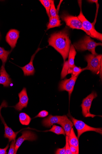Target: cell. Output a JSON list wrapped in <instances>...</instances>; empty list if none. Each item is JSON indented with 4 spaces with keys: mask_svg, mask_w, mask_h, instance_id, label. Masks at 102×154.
Segmentation results:
<instances>
[{
    "mask_svg": "<svg viewBox=\"0 0 102 154\" xmlns=\"http://www.w3.org/2000/svg\"><path fill=\"white\" fill-rule=\"evenodd\" d=\"M49 45L53 47L62 55L64 63L68 58L71 41L68 30H65L52 34L48 40Z\"/></svg>",
    "mask_w": 102,
    "mask_h": 154,
    "instance_id": "6da1fadb",
    "label": "cell"
},
{
    "mask_svg": "<svg viewBox=\"0 0 102 154\" xmlns=\"http://www.w3.org/2000/svg\"><path fill=\"white\" fill-rule=\"evenodd\" d=\"M80 8V14L77 17L82 23L86 34L92 37L96 38L102 41V34L98 32L95 29L93 23L87 20L84 16L82 10V1H78Z\"/></svg>",
    "mask_w": 102,
    "mask_h": 154,
    "instance_id": "7a4b0ae2",
    "label": "cell"
},
{
    "mask_svg": "<svg viewBox=\"0 0 102 154\" xmlns=\"http://www.w3.org/2000/svg\"><path fill=\"white\" fill-rule=\"evenodd\" d=\"M73 46L78 51L88 50L92 53V54L97 55L98 54L95 51V48L98 46H101L102 44L95 42L90 36L86 35L82 39L74 43Z\"/></svg>",
    "mask_w": 102,
    "mask_h": 154,
    "instance_id": "3957f363",
    "label": "cell"
},
{
    "mask_svg": "<svg viewBox=\"0 0 102 154\" xmlns=\"http://www.w3.org/2000/svg\"><path fill=\"white\" fill-rule=\"evenodd\" d=\"M102 57L101 54L95 55L91 54L86 55L85 59L88 64L86 67L82 69L83 71L89 70L93 73L98 74L100 72Z\"/></svg>",
    "mask_w": 102,
    "mask_h": 154,
    "instance_id": "277c9868",
    "label": "cell"
},
{
    "mask_svg": "<svg viewBox=\"0 0 102 154\" xmlns=\"http://www.w3.org/2000/svg\"><path fill=\"white\" fill-rule=\"evenodd\" d=\"M77 131V138L79 139L80 136L84 132L93 131L102 135V128H95L89 126L82 121L75 119L72 116L69 117Z\"/></svg>",
    "mask_w": 102,
    "mask_h": 154,
    "instance_id": "5b68a950",
    "label": "cell"
},
{
    "mask_svg": "<svg viewBox=\"0 0 102 154\" xmlns=\"http://www.w3.org/2000/svg\"><path fill=\"white\" fill-rule=\"evenodd\" d=\"M97 96V93L93 91L83 100L81 106L82 114L84 117H91L93 118L96 116L91 113L90 109L92 101Z\"/></svg>",
    "mask_w": 102,
    "mask_h": 154,
    "instance_id": "8992f818",
    "label": "cell"
},
{
    "mask_svg": "<svg viewBox=\"0 0 102 154\" xmlns=\"http://www.w3.org/2000/svg\"><path fill=\"white\" fill-rule=\"evenodd\" d=\"M61 17L63 20L66 22V25L71 29L81 30L86 33V32L84 29L82 23L77 17L64 13L62 15Z\"/></svg>",
    "mask_w": 102,
    "mask_h": 154,
    "instance_id": "52a82bcc",
    "label": "cell"
},
{
    "mask_svg": "<svg viewBox=\"0 0 102 154\" xmlns=\"http://www.w3.org/2000/svg\"><path fill=\"white\" fill-rule=\"evenodd\" d=\"M78 76H71L69 79H66L60 82L59 86L60 91H66L68 92L69 99L74 90V87Z\"/></svg>",
    "mask_w": 102,
    "mask_h": 154,
    "instance_id": "ba28073f",
    "label": "cell"
},
{
    "mask_svg": "<svg viewBox=\"0 0 102 154\" xmlns=\"http://www.w3.org/2000/svg\"><path fill=\"white\" fill-rule=\"evenodd\" d=\"M22 135L17 140L15 146V153L17 151L23 142L25 140L33 141L36 140V135L33 132L30 131H25L22 132Z\"/></svg>",
    "mask_w": 102,
    "mask_h": 154,
    "instance_id": "9c48e42d",
    "label": "cell"
},
{
    "mask_svg": "<svg viewBox=\"0 0 102 154\" xmlns=\"http://www.w3.org/2000/svg\"><path fill=\"white\" fill-rule=\"evenodd\" d=\"M19 32L16 29L10 30L7 34L6 37L7 43L10 46L11 49L16 47L19 37Z\"/></svg>",
    "mask_w": 102,
    "mask_h": 154,
    "instance_id": "30bf717a",
    "label": "cell"
},
{
    "mask_svg": "<svg viewBox=\"0 0 102 154\" xmlns=\"http://www.w3.org/2000/svg\"><path fill=\"white\" fill-rule=\"evenodd\" d=\"M18 95L19 98V102L14 107L16 110L20 111L23 108H26L28 104L29 99L26 88H24Z\"/></svg>",
    "mask_w": 102,
    "mask_h": 154,
    "instance_id": "8fae6325",
    "label": "cell"
},
{
    "mask_svg": "<svg viewBox=\"0 0 102 154\" xmlns=\"http://www.w3.org/2000/svg\"><path fill=\"white\" fill-rule=\"evenodd\" d=\"M42 49L38 48L35 53L32 56L30 63L23 67H20L22 69L25 76L33 75L35 73V69L33 65V61L37 52Z\"/></svg>",
    "mask_w": 102,
    "mask_h": 154,
    "instance_id": "7c38bea8",
    "label": "cell"
},
{
    "mask_svg": "<svg viewBox=\"0 0 102 154\" xmlns=\"http://www.w3.org/2000/svg\"><path fill=\"white\" fill-rule=\"evenodd\" d=\"M5 65V64H2L0 69V84L3 85L4 87H8L10 86L12 81L6 71Z\"/></svg>",
    "mask_w": 102,
    "mask_h": 154,
    "instance_id": "4fadbf2b",
    "label": "cell"
},
{
    "mask_svg": "<svg viewBox=\"0 0 102 154\" xmlns=\"http://www.w3.org/2000/svg\"><path fill=\"white\" fill-rule=\"evenodd\" d=\"M64 116H52L50 115L48 117L43 119L42 121V125L46 127L50 128L54 124H59L60 121L64 118Z\"/></svg>",
    "mask_w": 102,
    "mask_h": 154,
    "instance_id": "5bb4252c",
    "label": "cell"
},
{
    "mask_svg": "<svg viewBox=\"0 0 102 154\" xmlns=\"http://www.w3.org/2000/svg\"><path fill=\"white\" fill-rule=\"evenodd\" d=\"M77 54L75 48L73 45L70 46V51L68 54V60L67 61L68 67V74L71 73L72 69L75 66L74 59Z\"/></svg>",
    "mask_w": 102,
    "mask_h": 154,
    "instance_id": "9a60e30c",
    "label": "cell"
},
{
    "mask_svg": "<svg viewBox=\"0 0 102 154\" xmlns=\"http://www.w3.org/2000/svg\"><path fill=\"white\" fill-rule=\"evenodd\" d=\"M59 124L60 125L65 131V134L68 137L70 131L74 125L73 123L70 120L68 117L65 115L60 121Z\"/></svg>",
    "mask_w": 102,
    "mask_h": 154,
    "instance_id": "2e32d148",
    "label": "cell"
},
{
    "mask_svg": "<svg viewBox=\"0 0 102 154\" xmlns=\"http://www.w3.org/2000/svg\"><path fill=\"white\" fill-rule=\"evenodd\" d=\"M0 118H1L2 122L4 125V137L8 139L9 142L15 140L17 136V134L10 128L8 126L5 122L3 118L2 117L1 113H0Z\"/></svg>",
    "mask_w": 102,
    "mask_h": 154,
    "instance_id": "e0dca14e",
    "label": "cell"
},
{
    "mask_svg": "<svg viewBox=\"0 0 102 154\" xmlns=\"http://www.w3.org/2000/svg\"><path fill=\"white\" fill-rule=\"evenodd\" d=\"M68 142L70 145L76 147L79 152V143L78 139L76 136L74 129L71 128L68 136Z\"/></svg>",
    "mask_w": 102,
    "mask_h": 154,
    "instance_id": "ac0fdd59",
    "label": "cell"
},
{
    "mask_svg": "<svg viewBox=\"0 0 102 154\" xmlns=\"http://www.w3.org/2000/svg\"><path fill=\"white\" fill-rule=\"evenodd\" d=\"M62 25L60 18L50 17L49 23L47 26V30L53 28L60 26Z\"/></svg>",
    "mask_w": 102,
    "mask_h": 154,
    "instance_id": "d6986e66",
    "label": "cell"
},
{
    "mask_svg": "<svg viewBox=\"0 0 102 154\" xmlns=\"http://www.w3.org/2000/svg\"><path fill=\"white\" fill-rule=\"evenodd\" d=\"M10 52V51H6L0 47V59L2 61L3 64H5L7 62Z\"/></svg>",
    "mask_w": 102,
    "mask_h": 154,
    "instance_id": "ffe728a7",
    "label": "cell"
},
{
    "mask_svg": "<svg viewBox=\"0 0 102 154\" xmlns=\"http://www.w3.org/2000/svg\"><path fill=\"white\" fill-rule=\"evenodd\" d=\"M20 121L22 125H28L31 120V118L24 113H21L19 114Z\"/></svg>",
    "mask_w": 102,
    "mask_h": 154,
    "instance_id": "44dd1931",
    "label": "cell"
},
{
    "mask_svg": "<svg viewBox=\"0 0 102 154\" xmlns=\"http://www.w3.org/2000/svg\"><path fill=\"white\" fill-rule=\"evenodd\" d=\"M52 132L57 135L63 134L65 135V133L63 128L60 127L55 125H53L52 128L50 130L46 131Z\"/></svg>",
    "mask_w": 102,
    "mask_h": 154,
    "instance_id": "7402d4cb",
    "label": "cell"
},
{
    "mask_svg": "<svg viewBox=\"0 0 102 154\" xmlns=\"http://www.w3.org/2000/svg\"><path fill=\"white\" fill-rule=\"evenodd\" d=\"M39 1L45 8L47 15L50 19L51 17L50 10L51 6V1L50 0H40Z\"/></svg>",
    "mask_w": 102,
    "mask_h": 154,
    "instance_id": "603a6c76",
    "label": "cell"
},
{
    "mask_svg": "<svg viewBox=\"0 0 102 154\" xmlns=\"http://www.w3.org/2000/svg\"><path fill=\"white\" fill-rule=\"evenodd\" d=\"M50 13L51 17L60 18L59 16L58 15L55 8L54 1L53 0L51 1V6L50 10Z\"/></svg>",
    "mask_w": 102,
    "mask_h": 154,
    "instance_id": "cb8c5ba5",
    "label": "cell"
},
{
    "mask_svg": "<svg viewBox=\"0 0 102 154\" xmlns=\"http://www.w3.org/2000/svg\"><path fill=\"white\" fill-rule=\"evenodd\" d=\"M82 72V69L75 66L72 69L71 76H78L79 74Z\"/></svg>",
    "mask_w": 102,
    "mask_h": 154,
    "instance_id": "d4e9b609",
    "label": "cell"
},
{
    "mask_svg": "<svg viewBox=\"0 0 102 154\" xmlns=\"http://www.w3.org/2000/svg\"><path fill=\"white\" fill-rule=\"evenodd\" d=\"M16 140H14L12 141L10 144V148L9 149L8 154H16L15 153V146L16 143Z\"/></svg>",
    "mask_w": 102,
    "mask_h": 154,
    "instance_id": "484cf974",
    "label": "cell"
},
{
    "mask_svg": "<svg viewBox=\"0 0 102 154\" xmlns=\"http://www.w3.org/2000/svg\"><path fill=\"white\" fill-rule=\"evenodd\" d=\"M66 154H73L70 149V145L68 142V137H66V146H65Z\"/></svg>",
    "mask_w": 102,
    "mask_h": 154,
    "instance_id": "4316f807",
    "label": "cell"
},
{
    "mask_svg": "<svg viewBox=\"0 0 102 154\" xmlns=\"http://www.w3.org/2000/svg\"><path fill=\"white\" fill-rule=\"evenodd\" d=\"M49 114L48 112L45 110H43L41 111L38 115L36 116L35 118H44L47 117Z\"/></svg>",
    "mask_w": 102,
    "mask_h": 154,
    "instance_id": "83f0119b",
    "label": "cell"
},
{
    "mask_svg": "<svg viewBox=\"0 0 102 154\" xmlns=\"http://www.w3.org/2000/svg\"><path fill=\"white\" fill-rule=\"evenodd\" d=\"M56 154H66V147L65 146L63 148H59L57 149L55 152Z\"/></svg>",
    "mask_w": 102,
    "mask_h": 154,
    "instance_id": "f1b7e54d",
    "label": "cell"
},
{
    "mask_svg": "<svg viewBox=\"0 0 102 154\" xmlns=\"http://www.w3.org/2000/svg\"><path fill=\"white\" fill-rule=\"evenodd\" d=\"M70 149L73 154H79V152L78 151L76 148L74 146L70 145Z\"/></svg>",
    "mask_w": 102,
    "mask_h": 154,
    "instance_id": "f546056e",
    "label": "cell"
},
{
    "mask_svg": "<svg viewBox=\"0 0 102 154\" xmlns=\"http://www.w3.org/2000/svg\"><path fill=\"white\" fill-rule=\"evenodd\" d=\"M9 147V144H8L6 147L4 149L0 148V154H8L7 150Z\"/></svg>",
    "mask_w": 102,
    "mask_h": 154,
    "instance_id": "4dcf8cb0",
    "label": "cell"
},
{
    "mask_svg": "<svg viewBox=\"0 0 102 154\" xmlns=\"http://www.w3.org/2000/svg\"><path fill=\"white\" fill-rule=\"evenodd\" d=\"M88 2L91 3H96L98 2V1H97H97H95H95L94 0H91V1H88Z\"/></svg>",
    "mask_w": 102,
    "mask_h": 154,
    "instance_id": "1f68e13d",
    "label": "cell"
}]
</instances>
